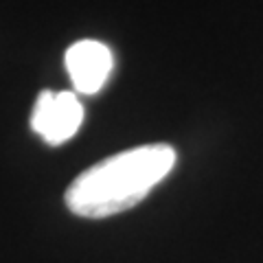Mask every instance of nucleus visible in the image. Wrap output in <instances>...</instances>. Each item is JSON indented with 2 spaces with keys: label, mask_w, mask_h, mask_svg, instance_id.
Listing matches in <instances>:
<instances>
[{
  "label": "nucleus",
  "mask_w": 263,
  "mask_h": 263,
  "mask_svg": "<svg viewBox=\"0 0 263 263\" xmlns=\"http://www.w3.org/2000/svg\"><path fill=\"white\" fill-rule=\"evenodd\" d=\"M171 145L154 143L125 149L79 174L66 191V206L75 215L101 219L134 209L174 169Z\"/></svg>",
  "instance_id": "nucleus-1"
},
{
  "label": "nucleus",
  "mask_w": 263,
  "mask_h": 263,
  "mask_svg": "<svg viewBox=\"0 0 263 263\" xmlns=\"http://www.w3.org/2000/svg\"><path fill=\"white\" fill-rule=\"evenodd\" d=\"M66 70L77 92L97 95L114 68L112 51L97 40H79L66 51Z\"/></svg>",
  "instance_id": "nucleus-3"
},
{
  "label": "nucleus",
  "mask_w": 263,
  "mask_h": 263,
  "mask_svg": "<svg viewBox=\"0 0 263 263\" xmlns=\"http://www.w3.org/2000/svg\"><path fill=\"white\" fill-rule=\"evenodd\" d=\"M81 123H84V105L75 92L42 90L37 95L31 114V127L48 145H62L70 141Z\"/></svg>",
  "instance_id": "nucleus-2"
}]
</instances>
